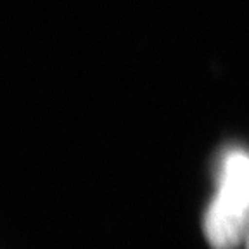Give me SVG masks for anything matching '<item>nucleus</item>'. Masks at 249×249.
Returning <instances> with one entry per match:
<instances>
[{
  "label": "nucleus",
  "mask_w": 249,
  "mask_h": 249,
  "mask_svg": "<svg viewBox=\"0 0 249 249\" xmlns=\"http://www.w3.org/2000/svg\"><path fill=\"white\" fill-rule=\"evenodd\" d=\"M248 249H249V235H248Z\"/></svg>",
  "instance_id": "nucleus-1"
}]
</instances>
